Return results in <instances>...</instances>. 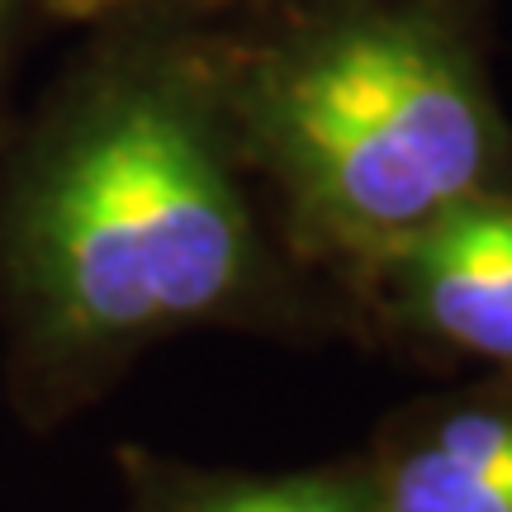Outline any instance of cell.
Wrapping results in <instances>:
<instances>
[{
	"label": "cell",
	"instance_id": "cell-3",
	"mask_svg": "<svg viewBox=\"0 0 512 512\" xmlns=\"http://www.w3.org/2000/svg\"><path fill=\"white\" fill-rule=\"evenodd\" d=\"M389 256L408 309L432 337L484 361H512V200L479 195Z\"/></svg>",
	"mask_w": 512,
	"mask_h": 512
},
{
	"label": "cell",
	"instance_id": "cell-6",
	"mask_svg": "<svg viewBox=\"0 0 512 512\" xmlns=\"http://www.w3.org/2000/svg\"><path fill=\"white\" fill-rule=\"evenodd\" d=\"M67 15H110V10H138V5H190V0H57Z\"/></svg>",
	"mask_w": 512,
	"mask_h": 512
},
{
	"label": "cell",
	"instance_id": "cell-4",
	"mask_svg": "<svg viewBox=\"0 0 512 512\" xmlns=\"http://www.w3.org/2000/svg\"><path fill=\"white\" fill-rule=\"evenodd\" d=\"M380 512H512V413L465 408L408 446L375 494Z\"/></svg>",
	"mask_w": 512,
	"mask_h": 512
},
{
	"label": "cell",
	"instance_id": "cell-7",
	"mask_svg": "<svg viewBox=\"0 0 512 512\" xmlns=\"http://www.w3.org/2000/svg\"><path fill=\"white\" fill-rule=\"evenodd\" d=\"M200 512H247V494H242V489H233V494H223V498H214V503H204Z\"/></svg>",
	"mask_w": 512,
	"mask_h": 512
},
{
	"label": "cell",
	"instance_id": "cell-2",
	"mask_svg": "<svg viewBox=\"0 0 512 512\" xmlns=\"http://www.w3.org/2000/svg\"><path fill=\"white\" fill-rule=\"evenodd\" d=\"M256 133L318 238L384 256L489 195L498 157L475 72L413 15L342 19L275 57Z\"/></svg>",
	"mask_w": 512,
	"mask_h": 512
},
{
	"label": "cell",
	"instance_id": "cell-8",
	"mask_svg": "<svg viewBox=\"0 0 512 512\" xmlns=\"http://www.w3.org/2000/svg\"><path fill=\"white\" fill-rule=\"evenodd\" d=\"M5 15H10V0H0V29H5Z\"/></svg>",
	"mask_w": 512,
	"mask_h": 512
},
{
	"label": "cell",
	"instance_id": "cell-1",
	"mask_svg": "<svg viewBox=\"0 0 512 512\" xmlns=\"http://www.w3.org/2000/svg\"><path fill=\"white\" fill-rule=\"evenodd\" d=\"M15 256L38 328L67 347H114L228 304L252 266V228L190 95L133 81L48 152Z\"/></svg>",
	"mask_w": 512,
	"mask_h": 512
},
{
	"label": "cell",
	"instance_id": "cell-5",
	"mask_svg": "<svg viewBox=\"0 0 512 512\" xmlns=\"http://www.w3.org/2000/svg\"><path fill=\"white\" fill-rule=\"evenodd\" d=\"M242 494H247V512H380L375 494L347 479H280Z\"/></svg>",
	"mask_w": 512,
	"mask_h": 512
}]
</instances>
